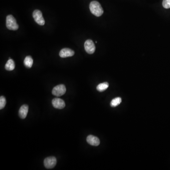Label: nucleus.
Here are the masks:
<instances>
[{
  "mask_svg": "<svg viewBox=\"0 0 170 170\" xmlns=\"http://www.w3.org/2000/svg\"><path fill=\"white\" fill-rule=\"evenodd\" d=\"M56 163V159L54 156L47 157L44 160V165L47 169H52L54 168Z\"/></svg>",
  "mask_w": 170,
  "mask_h": 170,
  "instance_id": "obj_5",
  "label": "nucleus"
},
{
  "mask_svg": "<svg viewBox=\"0 0 170 170\" xmlns=\"http://www.w3.org/2000/svg\"><path fill=\"white\" fill-rule=\"evenodd\" d=\"M66 91L65 86L63 84L59 85L55 87L52 90L53 95L56 97H61L64 94Z\"/></svg>",
  "mask_w": 170,
  "mask_h": 170,
  "instance_id": "obj_4",
  "label": "nucleus"
},
{
  "mask_svg": "<svg viewBox=\"0 0 170 170\" xmlns=\"http://www.w3.org/2000/svg\"><path fill=\"white\" fill-rule=\"evenodd\" d=\"M121 98L118 97V98H115L112 99L111 102V106L112 107H115L118 106L121 103Z\"/></svg>",
  "mask_w": 170,
  "mask_h": 170,
  "instance_id": "obj_14",
  "label": "nucleus"
},
{
  "mask_svg": "<svg viewBox=\"0 0 170 170\" xmlns=\"http://www.w3.org/2000/svg\"><path fill=\"white\" fill-rule=\"evenodd\" d=\"M6 99L3 96H1L0 98V109H2L6 105Z\"/></svg>",
  "mask_w": 170,
  "mask_h": 170,
  "instance_id": "obj_15",
  "label": "nucleus"
},
{
  "mask_svg": "<svg viewBox=\"0 0 170 170\" xmlns=\"http://www.w3.org/2000/svg\"><path fill=\"white\" fill-rule=\"evenodd\" d=\"M87 142L91 146H98L100 144V140L97 137L89 135L87 138Z\"/></svg>",
  "mask_w": 170,
  "mask_h": 170,
  "instance_id": "obj_9",
  "label": "nucleus"
},
{
  "mask_svg": "<svg viewBox=\"0 0 170 170\" xmlns=\"http://www.w3.org/2000/svg\"><path fill=\"white\" fill-rule=\"evenodd\" d=\"M89 9L91 13L97 17H100L103 14V9L98 2L94 1L91 2L89 5Z\"/></svg>",
  "mask_w": 170,
  "mask_h": 170,
  "instance_id": "obj_1",
  "label": "nucleus"
},
{
  "mask_svg": "<svg viewBox=\"0 0 170 170\" xmlns=\"http://www.w3.org/2000/svg\"><path fill=\"white\" fill-rule=\"evenodd\" d=\"M109 87L108 83L103 82L102 83L99 84L97 86V89L99 92H103L107 90Z\"/></svg>",
  "mask_w": 170,
  "mask_h": 170,
  "instance_id": "obj_13",
  "label": "nucleus"
},
{
  "mask_svg": "<svg viewBox=\"0 0 170 170\" xmlns=\"http://www.w3.org/2000/svg\"><path fill=\"white\" fill-rule=\"evenodd\" d=\"M15 64L14 61L10 59L8 60L5 66V68L7 71H11L15 69Z\"/></svg>",
  "mask_w": 170,
  "mask_h": 170,
  "instance_id": "obj_11",
  "label": "nucleus"
},
{
  "mask_svg": "<svg viewBox=\"0 0 170 170\" xmlns=\"http://www.w3.org/2000/svg\"><path fill=\"white\" fill-rule=\"evenodd\" d=\"M33 17L37 24L41 26L45 25V20L43 18L42 12L38 10L34 11L33 13Z\"/></svg>",
  "mask_w": 170,
  "mask_h": 170,
  "instance_id": "obj_3",
  "label": "nucleus"
},
{
  "mask_svg": "<svg viewBox=\"0 0 170 170\" xmlns=\"http://www.w3.org/2000/svg\"><path fill=\"white\" fill-rule=\"evenodd\" d=\"M75 52L70 48H63L62 49L59 53L60 56L62 58H67L68 57H72L74 55Z\"/></svg>",
  "mask_w": 170,
  "mask_h": 170,
  "instance_id": "obj_8",
  "label": "nucleus"
},
{
  "mask_svg": "<svg viewBox=\"0 0 170 170\" xmlns=\"http://www.w3.org/2000/svg\"><path fill=\"white\" fill-rule=\"evenodd\" d=\"M52 105L55 108L62 109L65 107V103L62 99L55 98L52 100Z\"/></svg>",
  "mask_w": 170,
  "mask_h": 170,
  "instance_id": "obj_7",
  "label": "nucleus"
},
{
  "mask_svg": "<svg viewBox=\"0 0 170 170\" xmlns=\"http://www.w3.org/2000/svg\"><path fill=\"white\" fill-rule=\"evenodd\" d=\"M28 111V105H23L19 110V116L22 119L26 118Z\"/></svg>",
  "mask_w": 170,
  "mask_h": 170,
  "instance_id": "obj_10",
  "label": "nucleus"
},
{
  "mask_svg": "<svg viewBox=\"0 0 170 170\" xmlns=\"http://www.w3.org/2000/svg\"><path fill=\"white\" fill-rule=\"evenodd\" d=\"M6 27L11 30H17L19 28L16 19L12 15H9L6 18Z\"/></svg>",
  "mask_w": 170,
  "mask_h": 170,
  "instance_id": "obj_2",
  "label": "nucleus"
},
{
  "mask_svg": "<svg viewBox=\"0 0 170 170\" xmlns=\"http://www.w3.org/2000/svg\"><path fill=\"white\" fill-rule=\"evenodd\" d=\"M24 64L27 68H30L33 64V60L30 56H27L24 59Z\"/></svg>",
  "mask_w": 170,
  "mask_h": 170,
  "instance_id": "obj_12",
  "label": "nucleus"
},
{
  "mask_svg": "<svg viewBox=\"0 0 170 170\" xmlns=\"http://www.w3.org/2000/svg\"><path fill=\"white\" fill-rule=\"evenodd\" d=\"M85 49L89 54H93L96 50V46L93 41L90 39H88L84 44Z\"/></svg>",
  "mask_w": 170,
  "mask_h": 170,
  "instance_id": "obj_6",
  "label": "nucleus"
},
{
  "mask_svg": "<svg viewBox=\"0 0 170 170\" xmlns=\"http://www.w3.org/2000/svg\"><path fill=\"white\" fill-rule=\"evenodd\" d=\"M163 6L165 9L170 8V0H163Z\"/></svg>",
  "mask_w": 170,
  "mask_h": 170,
  "instance_id": "obj_16",
  "label": "nucleus"
}]
</instances>
